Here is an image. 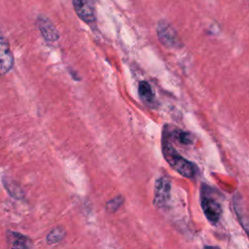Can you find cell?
Masks as SVG:
<instances>
[{"label": "cell", "mask_w": 249, "mask_h": 249, "mask_svg": "<svg viewBox=\"0 0 249 249\" xmlns=\"http://www.w3.org/2000/svg\"><path fill=\"white\" fill-rule=\"evenodd\" d=\"M162 155L168 164L180 175L186 178H194L196 173V166L192 161L182 157L172 146L165 132L162 134L161 141Z\"/></svg>", "instance_id": "cell-1"}, {"label": "cell", "mask_w": 249, "mask_h": 249, "mask_svg": "<svg viewBox=\"0 0 249 249\" xmlns=\"http://www.w3.org/2000/svg\"><path fill=\"white\" fill-rule=\"evenodd\" d=\"M157 34L160 43L168 49H179L182 47V41L173 28V26L164 19L158 22Z\"/></svg>", "instance_id": "cell-2"}, {"label": "cell", "mask_w": 249, "mask_h": 249, "mask_svg": "<svg viewBox=\"0 0 249 249\" xmlns=\"http://www.w3.org/2000/svg\"><path fill=\"white\" fill-rule=\"evenodd\" d=\"M201 207L203 213L207 220L212 223L216 224L222 215V206L220 202L211 196L210 193H206L204 190L201 189Z\"/></svg>", "instance_id": "cell-3"}, {"label": "cell", "mask_w": 249, "mask_h": 249, "mask_svg": "<svg viewBox=\"0 0 249 249\" xmlns=\"http://www.w3.org/2000/svg\"><path fill=\"white\" fill-rule=\"evenodd\" d=\"M171 183L166 176H160L155 182L153 202L158 208H164L170 200Z\"/></svg>", "instance_id": "cell-4"}, {"label": "cell", "mask_w": 249, "mask_h": 249, "mask_svg": "<svg viewBox=\"0 0 249 249\" xmlns=\"http://www.w3.org/2000/svg\"><path fill=\"white\" fill-rule=\"evenodd\" d=\"M36 23L42 37L47 42L53 43L59 39V33L49 18H47L44 15H40L37 17Z\"/></svg>", "instance_id": "cell-5"}, {"label": "cell", "mask_w": 249, "mask_h": 249, "mask_svg": "<svg viewBox=\"0 0 249 249\" xmlns=\"http://www.w3.org/2000/svg\"><path fill=\"white\" fill-rule=\"evenodd\" d=\"M74 10L78 17L87 23L95 21V10L92 0H72Z\"/></svg>", "instance_id": "cell-6"}, {"label": "cell", "mask_w": 249, "mask_h": 249, "mask_svg": "<svg viewBox=\"0 0 249 249\" xmlns=\"http://www.w3.org/2000/svg\"><path fill=\"white\" fill-rule=\"evenodd\" d=\"M14 66V55L10 49L8 40L0 36V71L8 73Z\"/></svg>", "instance_id": "cell-7"}, {"label": "cell", "mask_w": 249, "mask_h": 249, "mask_svg": "<svg viewBox=\"0 0 249 249\" xmlns=\"http://www.w3.org/2000/svg\"><path fill=\"white\" fill-rule=\"evenodd\" d=\"M7 242L9 249H31L33 246V242L28 236L11 231L7 233Z\"/></svg>", "instance_id": "cell-8"}, {"label": "cell", "mask_w": 249, "mask_h": 249, "mask_svg": "<svg viewBox=\"0 0 249 249\" xmlns=\"http://www.w3.org/2000/svg\"><path fill=\"white\" fill-rule=\"evenodd\" d=\"M233 207L235 209L236 215L240 221L241 226L243 227L244 231L248 232V217H247V211L246 207L243 201L242 196L239 194H236L233 198Z\"/></svg>", "instance_id": "cell-9"}, {"label": "cell", "mask_w": 249, "mask_h": 249, "mask_svg": "<svg viewBox=\"0 0 249 249\" xmlns=\"http://www.w3.org/2000/svg\"><path fill=\"white\" fill-rule=\"evenodd\" d=\"M138 94L140 99L147 106L155 104V92L147 81H141L138 84Z\"/></svg>", "instance_id": "cell-10"}, {"label": "cell", "mask_w": 249, "mask_h": 249, "mask_svg": "<svg viewBox=\"0 0 249 249\" xmlns=\"http://www.w3.org/2000/svg\"><path fill=\"white\" fill-rule=\"evenodd\" d=\"M3 184L4 187L6 188L7 192L10 194V196H12L15 198H22L24 196V192L23 190L20 188V186L18 184H17L16 182L12 181V180H8V179H3Z\"/></svg>", "instance_id": "cell-11"}, {"label": "cell", "mask_w": 249, "mask_h": 249, "mask_svg": "<svg viewBox=\"0 0 249 249\" xmlns=\"http://www.w3.org/2000/svg\"><path fill=\"white\" fill-rule=\"evenodd\" d=\"M65 235V231L61 227H56L53 229L47 235L46 240L49 244H54L60 242Z\"/></svg>", "instance_id": "cell-12"}, {"label": "cell", "mask_w": 249, "mask_h": 249, "mask_svg": "<svg viewBox=\"0 0 249 249\" xmlns=\"http://www.w3.org/2000/svg\"><path fill=\"white\" fill-rule=\"evenodd\" d=\"M173 137L181 144L183 145H191L194 142L193 135L190 134L187 131L181 130V129H176L173 132Z\"/></svg>", "instance_id": "cell-13"}, {"label": "cell", "mask_w": 249, "mask_h": 249, "mask_svg": "<svg viewBox=\"0 0 249 249\" xmlns=\"http://www.w3.org/2000/svg\"><path fill=\"white\" fill-rule=\"evenodd\" d=\"M123 202H124L123 196H117L107 202L106 208L109 212H115L120 208V206L123 204Z\"/></svg>", "instance_id": "cell-14"}, {"label": "cell", "mask_w": 249, "mask_h": 249, "mask_svg": "<svg viewBox=\"0 0 249 249\" xmlns=\"http://www.w3.org/2000/svg\"><path fill=\"white\" fill-rule=\"evenodd\" d=\"M204 249H220L217 246H204Z\"/></svg>", "instance_id": "cell-15"}]
</instances>
